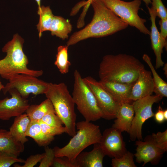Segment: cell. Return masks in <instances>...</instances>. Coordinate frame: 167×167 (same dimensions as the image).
Instances as JSON below:
<instances>
[{"label": "cell", "mask_w": 167, "mask_h": 167, "mask_svg": "<svg viewBox=\"0 0 167 167\" xmlns=\"http://www.w3.org/2000/svg\"><path fill=\"white\" fill-rule=\"evenodd\" d=\"M134 115L132 103L121 104L112 127L121 132L126 131L129 133Z\"/></svg>", "instance_id": "ac0fdd59"}, {"label": "cell", "mask_w": 167, "mask_h": 167, "mask_svg": "<svg viewBox=\"0 0 167 167\" xmlns=\"http://www.w3.org/2000/svg\"><path fill=\"white\" fill-rule=\"evenodd\" d=\"M160 32V35L162 44L166 50L167 48V18L161 19L159 21Z\"/></svg>", "instance_id": "d590c367"}, {"label": "cell", "mask_w": 167, "mask_h": 167, "mask_svg": "<svg viewBox=\"0 0 167 167\" xmlns=\"http://www.w3.org/2000/svg\"><path fill=\"white\" fill-rule=\"evenodd\" d=\"M52 166L54 167H77L75 163L71 161L66 157H55Z\"/></svg>", "instance_id": "836d02e7"}, {"label": "cell", "mask_w": 167, "mask_h": 167, "mask_svg": "<svg viewBox=\"0 0 167 167\" xmlns=\"http://www.w3.org/2000/svg\"><path fill=\"white\" fill-rule=\"evenodd\" d=\"M122 132L112 127L104 131L98 143L105 156L118 158L127 151Z\"/></svg>", "instance_id": "8fae6325"}, {"label": "cell", "mask_w": 167, "mask_h": 167, "mask_svg": "<svg viewBox=\"0 0 167 167\" xmlns=\"http://www.w3.org/2000/svg\"><path fill=\"white\" fill-rule=\"evenodd\" d=\"M123 21L131 26L135 27L141 32L150 35V32L146 27L145 19L138 15L141 4V0L126 2L121 0H100Z\"/></svg>", "instance_id": "52a82bcc"}, {"label": "cell", "mask_w": 167, "mask_h": 167, "mask_svg": "<svg viewBox=\"0 0 167 167\" xmlns=\"http://www.w3.org/2000/svg\"><path fill=\"white\" fill-rule=\"evenodd\" d=\"M68 47L66 45H60L57 48V53L54 64L62 74L67 73L71 65L68 60Z\"/></svg>", "instance_id": "484cf974"}, {"label": "cell", "mask_w": 167, "mask_h": 167, "mask_svg": "<svg viewBox=\"0 0 167 167\" xmlns=\"http://www.w3.org/2000/svg\"><path fill=\"white\" fill-rule=\"evenodd\" d=\"M44 94L52 102L56 114L64 124L66 133L73 137L76 132V114L75 110V103L67 86L63 83H49Z\"/></svg>", "instance_id": "277c9868"}, {"label": "cell", "mask_w": 167, "mask_h": 167, "mask_svg": "<svg viewBox=\"0 0 167 167\" xmlns=\"http://www.w3.org/2000/svg\"><path fill=\"white\" fill-rule=\"evenodd\" d=\"M162 98L159 95H151L133 101L132 104L134 115L129 133L131 140L134 141L137 139H143L142 125L146 120L154 116L152 106L154 103L159 102Z\"/></svg>", "instance_id": "9c48e42d"}, {"label": "cell", "mask_w": 167, "mask_h": 167, "mask_svg": "<svg viewBox=\"0 0 167 167\" xmlns=\"http://www.w3.org/2000/svg\"><path fill=\"white\" fill-rule=\"evenodd\" d=\"M45 155V153L37 154L29 156L25 161L24 165L19 166L20 167H33L38 162H40Z\"/></svg>", "instance_id": "e575fe53"}, {"label": "cell", "mask_w": 167, "mask_h": 167, "mask_svg": "<svg viewBox=\"0 0 167 167\" xmlns=\"http://www.w3.org/2000/svg\"><path fill=\"white\" fill-rule=\"evenodd\" d=\"M143 65L132 55L123 54L106 55L100 64L99 76L101 80L134 83Z\"/></svg>", "instance_id": "7a4b0ae2"}, {"label": "cell", "mask_w": 167, "mask_h": 167, "mask_svg": "<svg viewBox=\"0 0 167 167\" xmlns=\"http://www.w3.org/2000/svg\"><path fill=\"white\" fill-rule=\"evenodd\" d=\"M38 5V8L40 7L41 6V0H35Z\"/></svg>", "instance_id": "7bdbcfd3"}, {"label": "cell", "mask_w": 167, "mask_h": 167, "mask_svg": "<svg viewBox=\"0 0 167 167\" xmlns=\"http://www.w3.org/2000/svg\"><path fill=\"white\" fill-rule=\"evenodd\" d=\"M25 112L30 120L36 121L41 120L48 113H55L52 102L48 98L38 105H29Z\"/></svg>", "instance_id": "603a6c76"}, {"label": "cell", "mask_w": 167, "mask_h": 167, "mask_svg": "<svg viewBox=\"0 0 167 167\" xmlns=\"http://www.w3.org/2000/svg\"><path fill=\"white\" fill-rule=\"evenodd\" d=\"M38 121L43 132L48 136L54 137L56 135H61L64 132H66V130L65 126H53L46 124L41 120Z\"/></svg>", "instance_id": "f546056e"}, {"label": "cell", "mask_w": 167, "mask_h": 167, "mask_svg": "<svg viewBox=\"0 0 167 167\" xmlns=\"http://www.w3.org/2000/svg\"><path fill=\"white\" fill-rule=\"evenodd\" d=\"M76 127L78 131L67 144L53 148L55 157H66L75 163L76 157L84 149L100 142L102 134L99 126L85 120L76 123Z\"/></svg>", "instance_id": "5b68a950"}, {"label": "cell", "mask_w": 167, "mask_h": 167, "mask_svg": "<svg viewBox=\"0 0 167 167\" xmlns=\"http://www.w3.org/2000/svg\"><path fill=\"white\" fill-rule=\"evenodd\" d=\"M164 71V73L166 77L167 76V64L166 63L165 64L164 67L163 68Z\"/></svg>", "instance_id": "ab89813d"}, {"label": "cell", "mask_w": 167, "mask_h": 167, "mask_svg": "<svg viewBox=\"0 0 167 167\" xmlns=\"http://www.w3.org/2000/svg\"><path fill=\"white\" fill-rule=\"evenodd\" d=\"M24 41L17 33L2 48L6 56L0 60V76L5 79L8 75L15 74H25L38 77L41 76L42 70L30 69L27 67L28 60L23 50Z\"/></svg>", "instance_id": "3957f363"}, {"label": "cell", "mask_w": 167, "mask_h": 167, "mask_svg": "<svg viewBox=\"0 0 167 167\" xmlns=\"http://www.w3.org/2000/svg\"><path fill=\"white\" fill-rule=\"evenodd\" d=\"M54 150L47 146H45V155L39 165V167L52 166L55 158Z\"/></svg>", "instance_id": "4dcf8cb0"}, {"label": "cell", "mask_w": 167, "mask_h": 167, "mask_svg": "<svg viewBox=\"0 0 167 167\" xmlns=\"http://www.w3.org/2000/svg\"><path fill=\"white\" fill-rule=\"evenodd\" d=\"M134 154L127 151L118 158H113L111 165L113 167H136L134 161Z\"/></svg>", "instance_id": "4316f807"}, {"label": "cell", "mask_w": 167, "mask_h": 167, "mask_svg": "<svg viewBox=\"0 0 167 167\" xmlns=\"http://www.w3.org/2000/svg\"><path fill=\"white\" fill-rule=\"evenodd\" d=\"M154 88L152 73L146 70L143 65L139 70L137 79L132 87L130 99L134 101L151 95Z\"/></svg>", "instance_id": "5bb4252c"}, {"label": "cell", "mask_w": 167, "mask_h": 167, "mask_svg": "<svg viewBox=\"0 0 167 167\" xmlns=\"http://www.w3.org/2000/svg\"><path fill=\"white\" fill-rule=\"evenodd\" d=\"M98 82L100 85L119 103L132 104L133 102L130 99V96L135 83H124L101 80Z\"/></svg>", "instance_id": "9a60e30c"}, {"label": "cell", "mask_w": 167, "mask_h": 167, "mask_svg": "<svg viewBox=\"0 0 167 167\" xmlns=\"http://www.w3.org/2000/svg\"></svg>", "instance_id": "f6af8a7d"}, {"label": "cell", "mask_w": 167, "mask_h": 167, "mask_svg": "<svg viewBox=\"0 0 167 167\" xmlns=\"http://www.w3.org/2000/svg\"><path fill=\"white\" fill-rule=\"evenodd\" d=\"M5 79L8 80L9 82L2 89L4 94L10 89L15 88L26 99L31 94L35 95L44 94L49 85L48 83L39 79L37 77L25 74H13Z\"/></svg>", "instance_id": "ba28073f"}, {"label": "cell", "mask_w": 167, "mask_h": 167, "mask_svg": "<svg viewBox=\"0 0 167 167\" xmlns=\"http://www.w3.org/2000/svg\"><path fill=\"white\" fill-rule=\"evenodd\" d=\"M163 114L165 121L167 120V110L165 109L163 111Z\"/></svg>", "instance_id": "b9f144b4"}, {"label": "cell", "mask_w": 167, "mask_h": 167, "mask_svg": "<svg viewBox=\"0 0 167 167\" xmlns=\"http://www.w3.org/2000/svg\"><path fill=\"white\" fill-rule=\"evenodd\" d=\"M94 144L93 149L89 152H82L76 158L77 167H102L105 156L98 143Z\"/></svg>", "instance_id": "e0dca14e"}, {"label": "cell", "mask_w": 167, "mask_h": 167, "mask_svg": "<svg viewBox=\"0 0 167 167\" xmlns=\"http://www.w3.org/2000/svg\"><path fill=\"white\" fill-rule=\"evenodd\" d=\"M72 29V25L69 20L54 15L49 31L52 36H55L64 40L68 38V34Z\"/></svg>", "instance_id": "44dd1931"}, {"label": "cell", "mask_w": 167, "mask_h": 167, "mask_svg": "<svg viewBox=\"0 0 167 167\" xmlns=\"http://www.w3.org/2000/svg\"><path fill=\"white\" fill-rule=\"evenodd\" d=\"M158 111L154 114L155 119L157 122L161 123L165 121V119L163 114V111L160 106H159Z\"/></svg>", "instance_id": "8d00e7d4"}, {"label": "cell", "mask_w": 167, "mask_h": 167, "mask_svg": "<svg viewBox=\"0 0 167 167\" xmlns=\"http://www.w3.org/2000/svg\"><path fill=\"white\" fill-rule=\"evenodd\" d=\"M26 136L32 138L40 146H46L54 139V137L45 135L43 132L38 121L30 120L26 133Z\"/></svg>", "instance_id": "7402d4cb"}, {"label": "cell", "mask_w": 167, "mask_h": 167, "mask_svg": "<svg viewBox=\"0 0 167 167\" xmlns=\"http://www.w3.org/2000/svg\"><path fill=\"white\" fill-rule=\"evenodd\" d=\"M41 120L49 126L55 127H62L63 124L60 118L55 113H50L46 114Z\"/></svg>", "instance_id": "1f68e13d"}, {"label": "cell", "mask_w": 167, "mask_h": 167, "mask_svg": "<svg viewBox=\"0 0 167 167\" xmlns=\"http://www.w3.org/2000/svg\"><path fill=\"white\" fill-rule=\"evenodd\" d=\"M92 0H87L86 1V4L84 6L83 11L79 17L78 18V20L80 22H83L84 21V19L90 5H91V3Z\"/></svg>", "instance_id": "74e56055"}, {"label": "cell", "mask_w": 167, "mask_h": 167, "mask_svg": "<svg viewBox=\"0 0 167 167\" xmlns=\"http://www.w3.org/2000/svg\"><path fill=\"white\" fill-rule=\"evenodd\" d=\"M11 97L0 100V119L7 120L24 113L29 105L28 100L23 98L15 88L8 92Z\"/></svg>", "instance_id": "7c38bea8"}, {"label": "cell", "mask_w": 167, "mask_h": 167, "mask_svg": "<svg viewBox=\"0 0 167 167\" xmlns=\"http://www.w3.org/2000/svg\"><path fill=\"white\" fill-rule=\"evenodd\" d=\"M4 86L2 84L1 80L0 79V92L1 90H2L4 88Z\"/></svg>", "instance_id": "ee69618b"}, {"label": "cell", "mask_w": 167, "mask_h": 167, "mask_svg": "<svg viewBox=\"0 0 167 167\" xmlns=\"http://www.w3.org/2000/svg\"><path fill=\"white\" fill-rule=\"evenodd\" d=\"M145 138L151 141L156 147L165 152L167 151V130L163 132L152 133Z\"/></svg>", "instance_id": "83f0119b"}, {"label": "cell", "mask_w": 167, "mask_h": 167, "mask_svg": "<svg viewBox=\"0 0 167 167\" xmlns=\"http://www.w3.org/2000/svg\"><path fill=\"white\" fill-rule=\"evenodd\" d=\"M74 77L72 96L79 112L88 122L102 118V113L94 94L77 70L74 71Z\"/></svg>", "instance_id": "8992f818"}, {"label": "cell", "mask_w": 167, "mask_h": 167, "mask_svg": "<svg viewBox=\"0 0 167 167\" xmlns=\"http://www.w3.org/2000/svg\"><path fill=\"white\" fill-rule=\"evenodd\" d=\"M143 1L145 4L146 6H148L150 4H151V0H141Z\"/></svg>", "instance_id": "60d3db41"}, {"label": "cell", "mask_w": 167, "mask_h": 167, "mask_svg": "<svg viewBox=\"0 0 167 167\" xmlns=\"http://www.w3.org/2000/svg\"><path fill=\"white\" fill-rule=\"evenodd\" d=\"M37 14L40 18L36 27L40 37L43 32L49 31L54 15L49 6H41L38 8Z\"/></svg>", "instance_id": "d4e9b609"}, {"label": "cell", "mask_w": 167, "mask_h": 167, "mask_svg": "<svg viewBox=\"0 0 167 167\" xmlns=\"http://www.w3.org/2000/svg\"><path fill=\"white\" fill-rule=\"evenodd\" d=\"M92 19L83 28L73 33L66 45L69 47L90 38L108 36L126 28L128 25L106 7L100 0H93Z\"/></svg>", "instance_id": "6da1fadb"}, {"label": "cell", "mask_w": 167, "mask_h": 167, "mask_svg": "<svg viewBox=\"0 0 167 167\" xmlns=\"http://www.w3.org/2000/svg\"><path fill=\"white\" fill-rule=\"evenodd\" d=\"M30 120L26 113L15 117L10 128L9 131L12 136L23 144L28 142L26 133Z\"/></svg>", "instance_id": "ffe728a7"}, {"label": "cell", "mask_w": 167, "mask_h": 167, "mask_svg": "<svg viewBox=\"0 0 167 167\" xmlns=\"http://www.w3.org/2000/svg\"><path fill=\"white\" fill-rule=\"evenodd\" d=\"M144 140H138L135 142L137 147L134 156L136 161L139 163L143 162V166L149 162L156 165L165 152L156 147L150 140L145 138Z\"/></svg>", "instance_id": "4fadbf2b"}, {"label": "cell", "mask_w": 167, "mask_h": 167, "mask_svg": "<svg viewBox=\"0 0 167 167\" xmlns=\"http://www.w3.org/2000/svg\"><path fill=\"white\" fill-rule=\"evenodd\" d=\"M24 150V144L16 140L9 131L0 129V152L18 157Z\"/></svg>", "instance_id": "d6986e66"}, {"label": "cell", "mask_w": 167, "mask_h": 167, "mask_svg": "<svg viewBox=\"0 0 167 167\" xmlns=\"http://www.w3.org/2000/svg\"><path fill=\"white\" fill-rule=\"evenodd\" d=\"M83 79L94 95L102 113V118L109 120L115 118L121 104L113 98L98 81L89 76Z\"/></svg>", "instance_id": "30bf717a"}, {"label": "cell", "mask_w": 167, "mask_h": 167, "mask_svg": "<svg viewBox=\"0 0 167 167\" xmlns=\"http://www.w3.org/2000/svg\"><path fill=\"white\" fill-rule=\"evenodd\" d=\"M151 4L157 16L161 19L167 18V9L161 0H152Z\"/></svg>", "instance_id": "d6a6232c"}, {"label": "cell", "mask_w": 167, "mask_h": 167, "mask_svg": "<svg viewBox=\"0 0 167 167\" xmlns=\"http://www.w3.org/2000/svg\"><path fill=\"white\" fill-rule=\"evenodd\" d=\"M143 59L149 66L152 75L154 84V91L155 95L162 98L167 96V83L158 75L152 63L151 59L147 54H144Z\"/></svg>", "instance_id": "cb8c5ba5"}, {"label": "cell", "mask_w": 167, "mask_h": 167, "mask_svg": "<svg viewBox=\"0 0 167 167\" xmlns=\"http://www.w3.org/2000/svg\"><path fill=\"white\" fill-rule=\"evenodd\" d=\"M150 15L151 23L150 33L151 46L156 58L155 69H157L163 66L164 62L162 59V54L164 46L161 39L160 32L156 23L157 17L156 12L152 7L147 6Z\"/></svg>", "instance_id": "2e32d148"}, {"label": "cell", "mask_w": 167, "mask_h": 167, "mask_svg": "<svg viewBox=\"0 0 167 167\" xmlns=\"http://www.w3.org/2000/svg\"><path fill=\"white\" fill-rule=\"evenodd\" d=\"M86 1L84 0L81 1L77 3L72 9L70 13V15L73 16L76 14V13L78 11L81 7L84 6L86 4Z\"/></svg>", "instance_id": "f35d334b"}, {"label": "cell", "mask_w": 167, "mask_h": 167, "mask_svg": "<svg viewBox=\"0 0 167 167\" xmlns=\"http://www.w3.org/2000/svg\"><path fill=\"white\" fill-rule=\"evenodd\" d=\"M25 161L4 152H0V167H9L17 162L24 163Z\"/></svg>", "instance_id": "f1b7e54d"}]
</instances>
